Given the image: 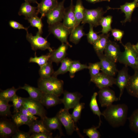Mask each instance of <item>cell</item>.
Returning a JSON list of instances; mask_svg holds the SVG:
<instances>
[{"mask_svg": "<svg viewBox=\"0 0 138 138\" xmlns=\"http://www.w3.org/2000/svg\"><path fill=\"white\" fill-rule=\"evenodd\" d=\"M135 0L138 2V0Z\"/></svg>", "mask_w": 138, "mask_h": 138, "instance_id": "cell-55", "label": "cell"}, {"mask_svg": "<svg viewBox=\"0 0 138 138\" xmlns=\"http://www.w3.org/2000/svg\"><path fill=\"white\" fill-rule=\"evenodd\" d=\"M18 13L19 16H24L25 18L38 16L39 14L37 7L33 6L29 3L25 1L21 4Z\"/></svg>", "mask_w": 138, "mask_h": 138, "instance_id": "cell-24", "label": "cell"}, {"mask_svg": "<svg viewBox=\"0 0 138 138\" xmlns=\"http://www.w3.org/2000/svg\"><path fill=\"white\" fill-rule=\"evenodd\" d=\"M98 95V93L96 92L94 93L91 97L89 105L90 109L93 113L99 117V122L98 126H97L98 128H99L102 123L100 117L101 115L102 116V113L99 109L97 101V97Z\"/></svg>", "mask_w": 138, "mask_h": 138, "instance_id": "cell-31", "label": "cell"}, {"mask_svg": "<svg viewBox=\"0 0 138 138\" xmlns=\"http://www.w3.org/2000/svg\"><path fill=\"white\" fill-rule=\"evenodd\" d=\"M9 26L12 28L15 29H24L26 32L28 31L29 27H24L22 24L13 20H10L9 22Z\"/></svg>", "mask_w": 138, "mask_h": 138, "instance_id": "cell-48", "label": "cell"}, {"mask_svg": "<svg viewBox=\"0 0 138 138\" xmlns=\"http://www.w3.org/2000/svg\"><path fill=\"white\" fill-rule=\"evenodd\" d=\"M73 61L68 58H65L61 62V64L58 69L54 71L52 76L57 77L60 75L66 73L69 70Z\"/></svg>", "mask_w": 138, "mask_h": 138, "instance_id": "cell-33", "label": "cell"}, {"mask_svg": "<svg viewBox=\"0 0 138 138\" xmlns=\"http://www.w3.org/2000/svg\"><path fill=\"white\" fill-rule=\"evenodd\" d=\"M100 60L102 72L111 76L118 72L116 63L106 57L103 53L97 54Z\"/></svg>", "mask_w": 138, "mask_h": 138, "instance_id": "cell-14", "label": "cell"}, {"mask_svg": "<svg viewBox=\"0 0 138 138\" xmlns=\"http://www.w3.org/2000/svg\"><path fill=\"white\" fill-rule=\"evenodd\" d=\"M42 120L47 129L50 131L58 130L61 136L64 135L62 129V124L60 120L56 116L52 118H48L46 116Z\"/></svg>", "mask_w": 138, "mask_h": 138, "instance_id": "cell-23", "label": "cell"}, {"mask_svg": "<svg viewBox=\"0 0 138 138\" xmlns=\"http://www.w3.org/2000/svg\"><path fill=\"white\" fill-rule=\"evenodd\" d=\"M68 47V44L62 43L61 44L57 49L49 52L51 56L49 60L57 64L61 62L65 58Z\"/></svg>", "mask_w": 138, "mask_h": 138, "instance_id": "cell-19", "label": "cell"}, {"mask_svg": "<svg viewBox=\"0 0 138 138\" xmlns=\"http://www.w3.org/2000/svg\"><path fill=\"white\" fill-rule=\"evenodd\" d=\"M85 8L84 6L82 0H77L74 5V12L75 18V23L73 29L79 25L84 18Z\"/></svg>", "mask_w": 138, "mask_h": 138, "instance_id": "cell-27", "label": "cell"}, {"mask_svg": "<svg viewBox=\"0 0 138 138\" xmlns=\"http://www.w3.org/2000/svg\"><path fill=\"white\" fill-rule=\"evenodd\" d=\"M19 111L25 116L33 121L36 120L38 118V117H36L32 114L23 105L20 108Z\"/></svg>", "mask_w": 138, "mask_h": 138, "instance_id": "cell-47", "label": "cell"}, {"mask_svg": "<svg viewBox=\"0 0 138 138\" xmlns=\"http://www.w3.org/2000/svg\"><path fill=\"white\" fill-rule=\"evenodd\" d=\"M133 46L135 50L138 53V43L136 44L133 45Z\"/></svg>", "mask_w": 138, "mask_h": 138, "instance_id": "cell-53", "label": "cell"}, {"mask_svg": "<svg viewBox=\"0 0 138 138\" xmlns=\"http://www.w3.org/2000/svg\"><path fill=\"white\" fill-rule=\"evenodd\" d=\"M52 133L51 132L32 133L31 134V138H52Z\"/></svg>", "mask_w": 138, "mask_h": 138, "instance_id": "cell-49", "label": "cell"}, {"mask_svg": "<svg viewBox=\"0 0 138 138\" xmlns=\"http://www.w3.org/2000/svg\"><path fill=\"white\" fill-rule=\"evenodd\" d=\"M42 19L41 17L39 18L38 16L25 18L28 20L31 26L38 29V32L41 35L43 33L42 29L43 26Z\"/></svg>", "mask_w": 138, "mask_h": 138, "instance_id": "cell-39", "label": "cell"}, {"mask_svg": "<svg viewBox=\"0 0 138 138\" xmlns=\"http://www.w3.org/2000/svg\"><path fill=\"white\" fill-rule=\"evenodd\" d=\"M88 66L86 64H82L78 61H73L68 71L70 77L71 78H73L77 72L84 69H88Z\"/></svg>", "mask_w": 138, "mask_h": 138, "instance_id": "cell-36", "label": "cell"}, {"mask_svg": "<svg viewBox=\"0 0 138 138\" xmlns=\"http://www.w3.org/2000/svg\"><path fill=\"white\" fill-rule=\"evenodd\" d=\"M84 30L83 25H80L76 27L71 31L70 34L69 40L75 44H78L82 38L86 35Z\"/></svg>", "mask_w": 138, "mask_h": 138, "instance_id": "cell-28", "label": "cell"}, {"mask_svg": "<svg viewBox=\"0 0 138 138\" xmlns=\"http://www.w3.org/2000/svg\"><path fill=\"white\" fill-rule=\"evenodd\" d=\"M63 98L61 99L62 102L64 106V108L68 110L73 109L78 104L83 96L77 92H70L64 91Z\"/></svg>", "mask_w": 138, "mask_h": 138, "instance_id": "cell-13", "label": "cell"}, {"mask_svg": "<svg viewBox=\"0 0 138 138\" xmlns=\"http://www.w3.org/2000/svg\"><path fill=\"white\" fill-rule=\"evenodd\" d=\"M94 27L89 25V30L86 34L87 39L88 42L91 44L93 45L99 39V35H98L93 30Z\"/></svg>", "mask_w": 138, "mask_h": 138, "instance_id": "cell-43", "label": "cell"}, {"mask_svg": "<svg viewBox=\"0 0 138 138\" xmlns=\"http://www.w3.org/2000/svg\"><path fill=\"white\" fill-rule=\"evenodd\" d=\"M88 2L95 4L97 3L101 2L103 1H107L110 2V0H86Z\"/></svg>", "mask_w": 138, "mask_h": 138, "instance_id": "cell-51", "label": "cell"}, {"mask_svg": "<svg viewBox=\"0 0 138 138\" xmlns=\"http://www.w3.org/2000/svg\"><path fill=\"white\" fill-rule=\"evenodd\" d=\"M56 116L64 126L68 135H71L75 131L79 134V129L75 124L71 114L69 113L68 110L64 108L61 109Z\"/></svg>", "mask_w": 138, "mask_h": 138, "instance_id": "cell-5", "label": "cell"}, {"mask_svg": "<svg viewBox=\"0 0 138 138\" xmlns=\"http://www.w3.org/2000/svg\"><path fill=\"white\" fill-rule=\"evenodd\" d=\"M41 35L38 31L35 36H33L28 31L27 32L26 39L30 44L31 49L35 51L38 50L44 51L47 49L49 52H52L53 50L51 47L50 44L47 38L42 37Z\"/></svg>", "mask_w": 138, "mask_h": 138, "instance_id": "cell-4", "label": "cell"}, {"mask_svg": "<svg viewBox=\"0 0 138 138\" xmlns=\"http://www.w3.org/2000/svg\"><path fill=\"white\" fill-rule=\"evenodd\" d=\"M137 70H138V57L137 58Z\"/></svg>", "mask_w": 138, "mask_h": 138, "instance_id": "cell-54", "label": "cell"}, {"mask_svg": "<svg viewBox=\"0 0 138 138\" xmlns=\"http://www.w3.org/2000/svg\"><path fill=\"white\" fill-rule=\"evenodd\" d=\"M25 2H28L30 3H36L37 4L39 3L36 0H24Z\"/></svg>", "mask_w": 138, "mask_h": 138, "instance_id": "cell-52", "label": "cell"}, {"mask_svg": "<svg viewBox=\"0 0 138 138\" xmlns=\"http://www.w3.org/2000/svg\"><path fill=\"white\" fill-rule=\"evenodd\" d=\"M88 69L90 77H92L98 74L101 70V65L100 62L89 64Z\"/></svg>", "mask_w": 138, "mask_h": 138, "instance_id": "cell-42", "label": "cell"}, {"mask_svg": "<svg viewBox=\"0 0 138 138\" xmlns=\"http://www.w3.org/2000/svg\"><path fill=\"white\" fill-rule=\"evenodd\" d=\"M19 88L26 90L29 94L30 98L39 101H40L44 93L39 88L35 87L27 84H25L23 86L19 87Z\"/></svg>", "mask_w": 138, "mask_h": 138, "instance_id": "cell-26", "label": "cell"}, {"mask_svg": "<svg viewBox=\"0 0 138 138\" xmlns=\"http://www.w3.org/2000/svg\"><path fill=\"white\" fill-rule=\"evenodd\" d=\"M40 102L47 108H49L62 103L61 99L54 94L44 93Z\"/></svg>", "mask_w": 138, "mask_h": 138, "instance_id": "cell-22", "label": "cell"}, {"mask_svg": "<svg viewBox=\"0 0 138 138\" xmlns=\"http://www.w3.org/2000/svg\"><path fill=\"white\" fill-rule=\"evenodd\" d=\"M31 134L29 132H25L18 130L12 136V138H31Z\"/></svg>", "mask_w": 138, "mask_h": 138, "instance_id": "cell-50", "label": "cell"}, {"mask_svg": "<svg viewBox=\"0 0 138 138\" xmlns=\"http://www.w3.org/2000/svg\"><path fill=\"white\" fill-rule=\"evenodd\" d=\"M18 130V128L13 121L5 118L1 119L0 138H8L12 137Z\"/></svg>", "mask_w": 138, "mask_h": 138, "instance_id": "cell-11", "label": "cell"}, {"mask_svg": "<svg viewBox=\"0 0 138 138\" xmlns=\"http://www.w3.org/2000/svg\"><path fill=\"white\" fill-rule=\"evenodd\" d=\"M12 117L13 122L18 128L24 125L29 126L34 121L29 119L19 111L12 115Z\"/></svg>", "mask_w": 138, "mask_h": 138, "instance_id": "cell-29", "label": "cell"}, {"mask_svg": "<svg viewBox=\"0 0 138 138\" xmlns=\"http://www.w3.org/2000/svg\"><path fill=\"white\" fill-rule=\"evenodd\" d=\"M74 5L73 0H71L69 6L66 8L63 19V24L71 31L73 29L75 23L74 12Z\"/></svg>", "mask_w": 138, "mask_h": 138, "instance_id": "cell-17", "label": "cell"}, {"mask_svg": "<svg viewBox=\"0 0 138 138\" xmlns=\"http://www.w3.org/2000/svg\"><path fill=\"white\" fill-rule=\"evenodd\" d=\"M97 126H93L83 130V132L89 138H100L101 135L97 130Z\"/></svg>", "mask_w": 138, "mask_h": 138, "instance_id": "cell-45", "label": "cell"}, {"mask_svg": "<svg viewBox=\"0 0 138 138\" xmlns=\"http://www.w3.org/2000/svg\"><path fill=\"white\" fill-rule=\"evenodd\" d=\"M109 33L99 35V39L93 45L97 54L103 53L109 40Z\"/></svg>", "mask_w": 138, "mask_h": 138, "instance_id": "cell-25", "label": "cell"}, {"mask_svg": "<svg viewBox=\"0 0 138 138\" xmlns=\"http://www.w3.org/2000/svg\"><path fill=\"white\" fill-rule=\"evenodd\" d=\"M111 35L113 37L115 41H119L120 43L122 44L121 40L124 34V31L117 29H112L111 31Z\"/></svg>", "mask_w": 138, "mask_h": 138, "instance_id": "cell-46", "label": "cell"}, {"mask_svg": "<svg viewBox=\"0 0 138 138\" xmlns=\"http://www.w3.org/2000/svg\"><path fill=\"white\" fill-rule=\"evenodd\" d=\"M19 88H16L13 87L4 90H1L0 93V99L7 100L9 102L12 101L17 91L19 89Z\"/></svg>", "mask_w": 138, "mask_h": 138, "instance_id": "cell-35", "label": "cell"}, {"mask_svg": "<svg viewBox=\"0 0 138 138\" xmlns=\"http://www.w3.org/2000/svg\"><path fill=\"white\" fill-rule=\"evenodd\" d=\"M128 119L130 129L134 133H138V109L135 110Z\"/></svg>", "mask_w": 138, "mask_h": 138, "instance_id": "cell-37", "label": "cell"}, {"mask_svg": "<svg viewBox=\"0 0 138 138\" xmlns=\"http://www.w3.org/2000/svg\"><path fill=\"white\" fill-rule=\"evenodd\" d=\"M34 57H30L29 60V63H33L37 64L40 67H41L46 64L49 61L51 55L49 52L48 54L41 55L38 57L35 52Z\"/></svg>", "mask_w": 138, "mask_h": 138, "instance_id": "cell-40", "label": "cell"}, {"mask_svg": "<svg viewBox=\"0 0 138 138\" xmlns=\"http://www.w3.org/2000/svg\"></svg>", "mask_w": 138, "mask_h": 138, "instance_id": "cell-57", "label": "cell"}, {"mask_svg": "<svg viewBox=\"0 0 138 138\" xmlns=\"http://www.w3.org/2000/svg\"><path fill=\"white\" fill-rule=\"evenodd\" d=\"M128 66H125L121 70L118 71V74L116 78L115 84L120 90L119 100H120L127 85L130 76L129 75Z\"/></svg>", "mask_w": 138, "mask_h": 138, "instance_id": "cell-16", "label": "cell"}, {"mask_svg": "<svg viewBox=\"0 0 138 138\" xmlns=\"http://www.w3.org/2000/svg\"><path fill=\"white\" fill-rule=\"evenodd\" d=\"M102 112L105 120L112 127L124 126L127 119L128 108L124 103L110 105Z\"/></svg>", "mask_w": 138, "mask_h": 138, "instance_id": "cell-1", "label": "cell"}, {"mask_svg": "<svg viewBox=\"0 0 138 138\" xmlns=\"http://www.w3.org/2000/svg\"><path fill=\"white\" fill-rule=\"evenodd\" d=\"M65 1L62 0L59 2L57 5L46 15L49 25L61 22L63 20L66 9L64 6Z\"/></svg>", "mask_w": 138, "mask_h": 138, "instance_id": "cell-9", "label": "cell"}, {"mask_svg": "<svg viewBox=\"0 0 138 138\" xmlns=\"http://www.w3.org/2000/svg\"><path fill=\"white\" fill-rule=\"evenodd\" d=\"M99 96V101L102 107H107L112 104L114 102L119 100L114 92L109 87L99 89L98 93Z\"/></svg>", "mask_w": 138, "mask_h": 138, "instance_id": "cell-10", "label": "cell"}, {"mask_svg": "<svg viewBox=\"0 0 138 138\" xmlns=\"http://www.w3.org/2000/svg\"><path fill=\"white\" fill-rule=\"evenodd\" d=\"M9 102L0 99V115L1 116L7 117L12 116L10 111V108L13 105L9 103Z\"/></svg>", "mask_w": 138, "mask_h": 138, "instance_id": "cell-38", "label": "cell"}, {"mask_svg": "<svg viewBox=\"0 0 138 138\" xmlns=\"http://www.w3.org/2000/svg\"><path fill=\"white\" fill-rule=\"evenodd\" d=\"M106 12L101 7L91 9L85 8L81 23L83 25L87 23L94 27H97L100 25V20Z\"/></svg>", "mask_w": 138, "mask_h": 138, "instance_id": "cell-6", "label": "cell"}, {"mask_svg": "<svg viewBox=\"0 0 138 138\" xmlns=\"http://www.w3.org/2000/svg\"><path fill=\"white\" fill-rule=\"evenodd\" d=\"M104 52L105 55L111 60L115 63L119 62L122 52L116 42L109 40Z\"/></svg>", "mask_w": 138, "mask_h": 138, "instance_id": "cell-15", "label": "cell"}, {"mask_svg": "<svg viewBox=\"0 0 138 138\" xmlns=\"http://www.w3.org/2000/svg\"><path fill=\"white\" fill-rule=\"evenodd\" d=\"M137 43H138V42H137Z\"/></svg>", "mask_w": 138, "mask_h": 138, "instance_id": "cell-56", "label": "cell"}, {"mask_svg": "<svg viewBox=\"0 0 138 138\" xmlns=\"http://www.w3.org/2000/svg\"><path fill=\"white\" fill-rule=\"evenodd\" d=\"M112 19V16L110 15L103 17L102 18L100 22V24L102 28L101 31L102 34H107L109 32L111 31Z\"/></svg>", "mask_w": 138, "mask_h": 138, "instance_id": "cell-34", "label": "cell"}, {"mask_svg": "<svg viewBox=\"0 0 138 138\" xmlns=\"http://www.w3.org/2000/svg\"><path fill=\"white\" fill-rule=\"evenodd\" d=\"M52 63L49 60L46 64L40 67L39 73L40 77L47 78L52 76L54 72Z\"/></svg>", "mask_w": 138, "mask_h": 138, "instance_id": "cell-32", "label": "cell"}, {"mask_svg": "<svg viewBox=\"0 0 138 138\" xmlns=\"http://www.w3.org/2000/svg\"><path fill=\"white\" fill-rule=\"evenodd\" d=\"M24 98L16 95L13 98L12 102L14 108L13 113H16L19 111L20 108L23 106Z\"/></svg>", "mask_w": 138, "mask_h": 138, "instance_id": "cell-44", "label": "cell"}, {"mask_svg": "<svg viewBox=\"0 0 138 138\" xmlns=\"http://www.w3.org/2000/svg\"><path fill=\"white\" fill-rule=\"evenodd\" d=\"M63 81L53 76L47 78L40 77L38 82V87L43 93L59 97L63 94Z\"/></svg>", "mask_w": 138, "mask_h": 138, "instance_id": "cell-2", "label": "cell"}, {"mask_svg": "<svg viewBox=\"0 0 138 138\" xmlns=\"http://www.w3.org/2000/svg\"><path fill=\"white\" fill-rule=\"evenodd\" d=\"M58 3V0H42L37 7L38 13L41 14V17L42 18L45 17L57 5Z\"/></svg>", "mask_w": 138, "mask_h": 138, "instance_id": "cell-20", "label": "cell"}, {"mask_svg": "<svg viewBox=\"0 0 138 138\" xmlns=\"http://www.w3.org/2000/svg\"><path fill=\"white\" fill-rule=\"evenodd\" d=\"M29 126V132L31 134L51 132L47 129L43 120L41 119L34 121Z\"/></svg>", "mask_w": 138, "mask_h": 138, "instance_id": "cell-30", "label": "cell"}, {"mask_svg": "<svg viewBox=\"0 0 138 138\" xmlns=\"http://www.w3.org/2000/svg\"><path fill=\"white\" fill-rule=\"evenodd\" d=\"M90 81L99 89L111 86L116 83V78L102 72L91 77Z\"/></svg>", "mask_w": 138, "mask_h": 138, "instance_id": "cell-12", "label": "cell"}, {"mask_svg": "<svg viewBox=\"0 0 138 138\" xmlns=\"http://www.w3.org/2000/svg\"><path fill=\"white\" fill-rule=\"evenodd\" d=\"M122 44L124 48V51L122 52L119 62L125 66L130 67L134 71L137 70L138 53L133 45L130 42H128L125 45Z\"/></svg>", "mask_w": 138, "mask_h": 138, "instance_id": "cell-3", "label": "cell"}, {"mask_svg": "<svg viewBox=\"0 0 138 138\" xmlns=\"http://www.w3.org/2000/svg\"><path fill=\"white\" fill-rule=\"evenodd\" d=\"M85 105L84 103H79L73 108V111L71 114L75 123L80 119L82 112L84 108Z\"/></svg>", "mask_w": 138, "mask_h": 138, "instance_id": "cell-41", "label": "cell"}, {"mask_svg": "<svg viewBox=\"0 0 138 138\" xmlns=\"http://www.w3.org/2000/svg\"><path fill=\"white\" fill-rule=\"evenodd\" d=\"M48 28L49 32L53 34L62 43L68 44L70 47H72L67 40L68 36L71 31L65 27L63 23L59 22L49 25Z\"/></svg>", "mask_w": 138, "mask_h": 138, "instance_id": "cell-7", "label": "cell"}, {"mask_svg": "<svg viewBox=\"0 0 138 138\" xmlns=\"http://www.w3.org/2000/svg\"><path fill=\"white\" fill-rule=\"evenodd\" d=\"M138 7V2L135 0L131 2H126L124 4L120 6L119 8H112L108 7V9H120L122 12L124 13L125 18L121 21L122 24H124L127 22H131L132 13L137 7Z\"/></svg>", "mask_w": 138, "mask_h": 138, "instance_id": "cell-18", "label": "cell"}, {"mask_svg": "<svg viewBox=\"0 0 138 138\" xmlns=\"http://www.w3.org/2000/svg\"><path fill=\"white\" fill-rule=\"evenodd\" d=\"M23 105L32 114L40 117L41 119L46 116V110L39 101L29 97L24 98Z\"/></svg>", "mask_w": 138, "mask_h": 138, "instance_id": "cell-8", "label": "cell"}, {"mask_svg": "<svg viewBox=\"0 0 138 138\" xmlns=\"http://www.w3.org/2000/svg\"><path fill=\"white\" fill-rule=\"evenodd\" d=\"M134 75L130 76L125 88L132 96L138 98V70H135Z\"/></svg>", "mask_w": 138, "mask_h": 138, "instance_id": "cell-21", "label": "cell"}]
</instances>
